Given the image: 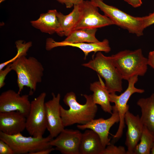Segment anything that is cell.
<instances>
[{
    "instance_id": "obj_7",
    "label": "cell",
    "mask_w": 154,
    "mask_h": 154,
    "mask_svg": "<svg viewBox=\"0 0 154 154\" xmlns=\"http://www.w3.org/2000/svg\"><path fill=\"white\" fill-rule=\"evenodd\" d=\"M46 94L41 93L31 102L29 113L26 117V129L31 136L42 137L47 129L45 107Z\"/></svg>"
},
{
    "instance_id": "obj_31",
    "label": "cell",
    "mask_w": 154,
    "mask_h": 154,
    "mask_svg": "<svg viewBox=\"0 0 154 154\" xmlns=\"http://www.w3.org/2000/svg\"><path fill=\"white\" fill-rule=\"evenodd\" d=\"M148 65L154 69V50L150 51L147 58Z\"/></svg>"
},
{
    "instance_id": "obj_24",
    "label": "cell",
    "mask_w": 154,
    "mask_h": 154,
    "mask_svg": "<svg viewBox=\"0 0 154 154\" xmlns=\"http://www.w3.org/2000/svg\"><path fill=\"white\" fill-rule=\"evenodd\" d=\"M31 41L26 42L22 40H18L15 42L17 52L15 56L11 59L1 63L0 64V70L3 69L8 64L12 63L18 58L27 55V52L29 48L32 46Z\"/></svg>"
},
{
    "instance_id": "obj_16",
    "label": "cell",
    "mask_w": 154,
    "mask_h": 154,
    "mask_svg": "<svg viewBox=\"0 0 154 154\" xmlns=\"http://www.w3.org/2000/svg\"><path fill=\"white\" fill-rule=\"evenodd\" d=\"M71 46L79 48L84 54V59H86L87 56L90 52H94L95 53L98 52H104L105 53H108L111 50L109 41L106 39L97 42L73 43H67L63 41L57 42L51 38H48L46 40V48L47 50H50L58 46Z\"/></svg>"
},
{
    "instance_id": "obj_15",
    "label": "cell",
    "mask_w": 154,
    "mask_h": 154,
    "mask_svg": "<svg viewBox=\"0 0 154 154\" xmlns=\"http://www.w3.org/2000/svg\"><path fill=\"white\" fill-rule=\"evenodd\" d=\"M26 117L19 111L0 112V131L13 135L26 129Z\"/></svg>"
},
{
    "instance_id": "obj_1",
    "label": "cell",
    "mask_w": 154,
    "mask_h": 154,
    "mask_svg": "<svg viewBox=\"0 0 154 154\" xmlns=\"http://www.w3.org/2000/svg\"><path fill=\"white\" fill-rule=\"evenodd\" d=\"M83 96L86 100L84 104L77 101L76 95L72 92L64 96L63 102L69 107V109L66 110L60 106V115L64 127L76 123L85 124L94 119L98 109L97 104L94 102L92 95Z\"/></svg>"
},
{
    "instance_id": "obj_4",
    "label": "cell",
    "mask_w": 154,
    "mask_h": 154,
    "mask_svg": "<svg viewBox=\"0 0 154 154\" xmlns=\"http://www.w3.org/2000/svg\"><path fill=\"white\" fill-rule=\"evenodd\" d=\"M82 65L95 71L104 79L110 93L122 91L123 79L115 66L111 56H106L101 52H98L94 58Z\"/></svg>"
},
{
    "instance_id": "obj_13",
    "label": "cell",
    "mask_w": 154,
    "mask_h": 154,
    "mask_svg": "<svg viewBox=\"0 0 154 154\" xmlns=\"http://www.w3.org/2000/svg\"><path fill=\"white\" fill-rule=\"evenodd\" d=\"M52 98L45 103L47 121V129L53 138L56 137L64 129L60 115L59 93L56 96L52 93Z\"/></svg>"
},
{
    "instance_id": "obj_3",
    "label": "cell",
    "mask_w": 154,
    "mask_h": 154,
    "mask_svg": "<svg viewBox=\"0 0 154 154\" xmlns=\"http://www.w3.org/2000/svg\"><path fill=\"white\" fill-rule=\"evenodd\" d=\"M113 62L123 79L127 81L135 76H143L147 70V58L141 49L126 50L111 56Z\"/></svg>"
},
{
    "instance_id": "obj_12",
    "label": "cell",
    "mask_w": 154,
    "mask_h": 154,
    "mask_svg": "<svg viewBox=\"0 0 154 154\" xmlns=\"http://www.w3.org/2000/svg\"><path fill=\"white\" fill-rule=\"evenodd\" d=\"M119 121L117 110L115 106H113L112 113L109 118L93 119L83 125H78L77 128L81 130L89 129L93 130L99 135L103 146L105 148L110 144L108 134L110 129L115 123Z\"/></svg>"
},
{
    "instance_id": "obj_8",
    "label": "cell",
    "mask_w": 154,
    "mask_h": 154,
    "mask_svg": "<svg viewBox=\"0 0 154 154\" xmlns=\"http://www.w3.org/2000/svg\"><path fill=\"white\" fill-rule=\"evenodd\" d=\"M138 76H134L128 80V86L126 89L119 95L116 93H110V101L114 103L117 108L119 117V125L117 130L113 137V142H116L122 136L125 127V116L129 111V106L127 102L131 96L133 94L144 93V89L138 88L135 86V84L138 80Z\"/></svg>"
},
{
    "instance_id": "obj_33",
    "label": "cell",
    "mask_w": 154,
    "mask_h": 154,
    "mask_svg": "<svg viewBox=\"0 0 154 154\" xmlns=\"http://www.w3.org/2000/svg\"><path fill=\"white\" fill-rule=\"evenodd\" d=\"M151 154H154V142L153 146L151 150Z\"/></svg>"
},
{
    "instance_id": "obj_27",
    "label": "cell",
    "mask_w": 154,
    "mask_h": 154,
    "mask_svg": "<svg viewBox=\"0 0 154 154\" xmlns=\"http://www.w3.org/2000/svg\"><path fill=\"white\" fill-rule=\"evenodd\" d=\"M0 154H15L13 150L6 143L0 139Z\"/></svg>"
},
{
    "instance_id": "obj_32",
    "label": "cell",
    "mask_w": 154,
    "mask_h": 154,
    "mask_svg": "<svg viewBox=\"0 0 154 154\" xmlns=\"http://www.w3.org/2000/svg\"><path fill=\"white\" fill-rule=\"evenodd\" d=\"M55 149L52 147L50 148L43 149L38 151L36 152L33 154H49L52 151L55 150Z\"/></svg>"
},
{
    "instance_id": "obj_9",
    "label": "cell",
    "mask_w": 154,
    "mask_h": 154,
    "mask_svg": "<svg viewBox=\"0 0 154 154\" xmlns=\"http://www.w3.org/2000/svg\"><path fill=\"white\" fill-rule=\"evenodd\" d=\"M78 5L81 10V14L74 30L97 29L114 25L108 17L100 13L98 8L94 5L90 1L84 0Z\"/></svg>"
},
{
    "instance_id": "obj_19",
    "label": "cell",
    "mask_w": 154,
    "mask_h": 154,
    "mask_svg": "<svg viewBox=\"0 0 154 154\" xmlns=\"http://www.w3.org/2000/svg\"><path fill=\"white\" fill-rule=\"evenodd\" d=\"M104 148L99 135L93 130L89 129L82 134L79 154H102Z\"/></svg>"
},
{
    "instance_id": "obj_6",
    "label": "cell",
    "mask_w": 154,
    "mask_h": 154,
    "mask_svg": "<svg viewBox=\"0 0 154 154\" xmlns=\"http://www.w3.org/2000/svg\"><path fill=\"white\" fill-rule=\"evenodd\" d=\"M53 139L50 135L45 137H25L21 133L9 135L0 131V139L7 143L15 154H33L41 150L52 146L50 142Z\"/></svg>"
},
{
    "instance_id": "obj_20",
    "label": "cell",
    "mask_w": 154,
    "mask_h": 154,
    "mask_svg": "<svg viewBox=\"0 0 154 154\" xmlns=\"http://www.w3.org/2000/svg\"><path fill=\"white\" fill-rule=\"evenodd\" d=\"M99 76V81L90 84V89L93 92L92 95L93 100L95 104L100 106L104 112L112 114L113 106L110 104V93L105 84Z\"/></svg>"
},
{
    "instance_id": "obj_25",
    "label": "cell",
    "mask_w": 154,
    "mask_h": 154,
    "mask_svg": "<svg viewBox=\"0 0 154 154\" xmlns=\"http://www.w3.org/2000/svg\"><path fill=\"white\" fill-rule=\"evenodd\" d=\"M102 154H126V151L122 146L117 147L110 143L104 149Z\"/></svg>"
},
{
    "instance_id": "obj_30",
    "label": "cell",
    "mask_w": 154,
    "mask_h": 154,
    "mask_svg": "<svg viewBox=\"0 0 154 154\" xmlns=\"http://www.w3.org/2000/svg\"><path fill=\"white\" fill-rule=\"evenodd\" d=\"M134 8L140 7L142 4L141 0H123Z\"/></svg>"
},
{
    "instance_id": "obj_28",
    "label": "cell",
    "mask_w": 154,
    "mask_h": 154,
    "mask_svg": "<svg viewBox=\"0 0 154 154\" xmlns=\"http://www.w3.org/2000/svg\"><path fill=\"white\" fill-rule=\"evenodd\" d=\"M143 17V26L144 29L154 24V11Z\"/></svg>"
},
{
    "instance_id": "obj_26",
    "label": "cell",
    "mask_w": 154,
    "mask_h": 154,
    "mask_svg": "<svg viewBox=\"0 0 154 154\" xmlns=\"http://www.w3.org/2000/svg\"><path fill=\"white\" fill-rule=\"evenodd\" d=\"M12 63L8 64L4 70H0V88L3 87L5 85V80L7 74L12 70L11 67Z\"/></svg>"
},
{
    "instance_id": "obj_11",
    "label": "cell",
    "mask_w": 154,
    "mask_h": 154,
    "mask_svg": "<svg viewBox=\"0 0 154 154\" xmlns=\"http://www.w3.org/2000/svg\"><path fill=\"white\" fill-rule=\"evenodd\" d=\"M82 134L78 130L64 129L50 144L62 154H79Z\"/></svg>"
},
{
    "instance_id": "obj_2",
    "label": "cell",
    "mask_w": 154,
    "mask_h": 154,
    "mask_svg": "<svg viewBox=\"0 0 154 154\" xmlns=\"http://www.w3.org/2000/svg\"><path fill=\"white\" fill-rule=\"evenodd\" d=\"M11 67L17 76L18 92L20 94L26 86L30 88L29 95H33L36 90L37 84L42 81L44 68L41 63L34 57L27 58L23 56L12 62Z\"/></svg>"
},
{
    "instance_id": "obj_23",
    "label": "cell",
    "mask_w": 154,
    "mask_h": 154,
    "mask_svg": "<svg viewBox=\"0 0 154 154\" xmlns=\"http://www.w3.org/2000/svg\"><path fill=\"white\" fill-rule=\"evenodd\" d=\"M139 142L133 154H150L154 142V135L144 126Z\"/></svg>"
},
{
    "instance_id": "obj_34",
    "label": "cell",
    "mask_w": 154,
    "mask_h": 154,
    "mask_svg": "<svg viewBox=\"0 0 154 154\" xmlns=\"http://www.w3.org/2000/svg\"><path fill=\"white\" fill-rule=\"evenodd\" d=\"M5 0H0V3H1L2 2L4 1Z\"/></svg>"
},
{
    "instance_id": "obj_21",
    "label": "cell",
    "mask_w": 154,
    "mask_h": 154,
    "mask_svg": "<svg viewBox=\"0 0 154 154\" xmlns=\"http://www.w3.org/2000/svg\"><path fill=\"white\" fill-rule=\"evenodd\" d=\"M137 104L141 108V122L154 135V94L148 97L139 99Z\"/></svg>"
},
{
    "instance_id": "obj_29",
    "label": "cell",
    "mask_w": 154,
    "mask_h": 154,
    "mask_svg": "<svg viewBox=\"0 0 154 154\" xmlns=\"http://www.w3.org/2000/svg\"><path fill=\"white\" fill-rule=\"evenodd\" d=\"M59 3L64 4L67 8H71L74 5H78L85 0H56Z\"/></svg>"
},
{
    "instance_id": "obj_10",
    "label": "cell",
    "mask_w": 154,
    "mask_h": 154,
    "mask_svg": "<svg viewBox=\"0 0 154 154\" xmlns=\"http://www.w3.org/2000/svg\"><path fill=\"white\" fill-rule=\"evenodd\" d=\"M29 95H20L11 90L2 92L0 95V112L17 111L27 117L31 106Z\"/></svg>"
},
{
    "instance_id": "obj_14",
    "label": "cell",
    "mask_w": 154,
    "mask_h": 154,
    "mask_svg": "<svg viewBox=\"0 0 154 154\" xmlns=\"http://www.w3.org/2000/svg\"><path fill=\"white\" fill-rule=\"evenodd\" d=\"M125 122L127 127L125 144L127 147L126 154H133L140 141L144 125L139 115H134L129 111L125 116Z\"/></svg>"
},
{
    "instance_id": "obj_18",
    "label": "cell",
    "mask_w": 154,
    "mask_h": 154,
    "mask_svg": "<svg viewBox=\"0 0 154 154\" xmlns=\"http://www.w3.org/2000/svg\"><path fill=\"white\" fill-rule=\"evenodd\" d=\"M73 7L72 11L67 15L57 12L60 25L57 34L60 37L68 36L74 29L80 18L81 11L79 5H74Z\"/></svg>"
},
{
    "instance_id": "obj_5",
    "label": "cell",
    "mask_w": 154,
    "mask_h": 154,
    "mask_svg": "<svg viewBox=\"0 0 154 154\" xmlns=\"http://www.w3.org/2000/svg\"><path fill=\"white\" fill-rule=\"evenodd\" d=\"M95 6L103 11L115 25L126 29L130 33L137 37L143 34V17H135L130 15L117 8L107 4L103 0H90Z\"/></svg>"
},
{
    "instance_id": "obj_22",
    "label": "cell",
    "mask_w": 154,
    "mask_h": 154,
    "mask_svg": "<svg viewBox=\"0 0 154 154\" xmlns=\"http://www.w3.org/2000/svg\"><path fill=\"white\" fill-rule=\"evenodd\" d=\"M97 29H75L64 40L68 43H95L100 41L96 37Z\"/></svg>"
},
{
    "instance_id": "obj_17",
    "label": "cell",
    "mask_w": 154,
    "mask_h": 154,
    "mask_svg": "<svg viewBox=\"0 0 154 154\" xmlns=\"http://www.w3.org/2000/svg\"><path fill=\"white\" fill-rule=\"evenodd\" d=\"M57 11L56 9L48 10L47 12L40 14L37 19L31 21V24L42 32L50 35L57 34L60 27L56 15Z\"/></svg>"
}]
</instances>
